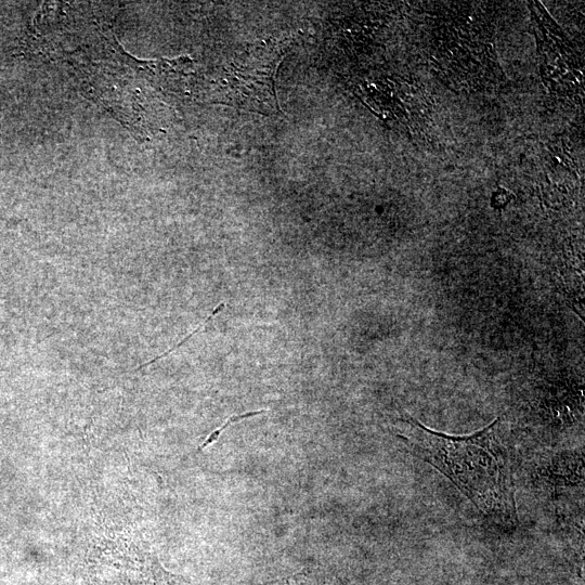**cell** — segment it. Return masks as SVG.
Segmentation results:
<instances>
[{"mask_svg": "<svg viewBox=\"0 0 585 585\" xmlns=\"http://www.w3.org/2000/svg\"><path fill=\"white\" fill-rule=\"evenodd\" d=\"M401 422L405 433L397 436L415 458L446 476L494 525L518 526L513 467L498 433L500 419L465 436L433 431L412 418Z\"/></svg>", "mask_w": 585, "mask_h": 585, "instance_id": "obj_1", "label": "cell"}, {"mask_svg": "<svg viewBox=\"0 0 585 585\" xmlns=\"http://www.w3.org/2000/svg\"><path fill=\"white\" fill-rule=\"evenodd\" d=\"M267 585H346V581L329 574L324 569L309 568L288 579Z\"/></svg>", "mask_w": 585, "mask_h": 585, "instance_id": "obj_2", "label": "cell"}, {"mask_svg": "<svg viewBox=\"0 0 585 585\" xmlns=\"http://www.w3.org/2000/svg\"><path fill=\"white\" fill-rule=\"evenodd\" d=\"M264 413H267V411L266 410L253 411V412H247V413H244L241 415H232L231 418L223 426L216 429V431H214L210 436H208L205 439L202 446L199 448V451H202L205 448H207L208 446L215 444V442L219 439L221 433H223L225 431V429L228 428L231 424L240 422V421L245 420V419H250V418H253V416L264 414Z\"/></svg>", "mask_w": 585, "mask_h": 585, "instance_id": "obj_3", "label": "cell"}, {"mask_svg": "<svg viewBox=\"0 0 585 585\" xmlns=\"http://www.w3.org/2000/svg\"><path fill=\"white\" fill-rule=\"evenodd\" d=\"M514 199V195L504 188H499L494 192L491 199V204L494 210H503Z\"/></svg>", "mask_w": 585, "mask_h": 585, "instance_id": "obj_4", "label": "cell"}]
</instances>
